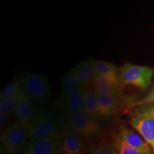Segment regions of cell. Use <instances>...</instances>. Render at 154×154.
<instances>
[{
	"label": "cell",
	"instance_id": "cell-1",
	"mask_svg": "<svg viewBox=\"0 0 154 154\" xmlns=\"http://www.w3.org/2000/svg\"><path fill=\"white\" fill-rule=\"evenodd\" d=\"M22 91L36 107L46 103L51 95V84L49 79L43 75L30 72L20 74Z\"/></svg>",
	"mask_w": 154,
	"mask_h": 154
},
{
	"label": "cell",
	"instance_id": "cell-2",
	"mask_svg": "<svg viewBox=\"0 0 154 154\" xmlns=\"http://www.w3.org/2000/svg\"><path fill=\"white\" fill-rule=\"evenodd\" d=\"M61 128L60 121L52 113L37 111L28 128V143L57 136L62 132Z\"/></svg>",
	"mask_w": 154,
	"mask_h": 154
},
{
	"label": "cell",
	"instance_id": "cell-3",
	"mask_svg": "<svg viewBox=\"0 0 154 154\" xmlns=\"http://www.w3.org/2000/svg\"><path fill=\"white\" fill-rule=\"evenodd\" d=\"M153 76L154 69L146 65L140 66L129 62L124 63L119 71L120 83L135 86L143 91L151 85Z\"/></svg>",
	"mask_w": 154,
	"mask_h": 154
},
{
	"label": "cell",
	"instance_id": "cell-4",
	"mask_svg": "<svg viewBox=\"0 0 154 154\" xmlns=\"http://www.w3.org/2000/svg\"><path fill=\"white\" fill-rule=\"evenodd\" d=\"M28 143V129L15 122L1 134V147L6 154H21Z\"/></svg>",
	"mask_w": 154,
	"mask_h": 154
},
{
	"label": "cell",
	"instance_id": "cell-5",
	"mask_svg": "<svg viewBox=\"0 0 154 154\" xmlns=\"http://www.w3.org/2000/svg\"><path fill=\"white\" fill-rule=\"evenodd\" d=\"M94 117L83 109L66 118L65 128L80 135L86 139L94 137L101 131L100 124Z\"/></svg>",
	"mask_w": 154,
	"mask_h": 154
},
{
	"label": "cell",
	"instance_id": "cell-6",
	"mask_svg": "<svg viewBox=\"0 0 154 154\" xmlns=\"http://www.w3.org/2000/svg\"><path fill=\"white\" fill-rule=\"evenodd\" d=\"M86 138L66 128L62 131L59 153L86 154Z\"/></svg>",
	"mask_w": 154,
	"mask_h": 154
},
{
	"label": "cell",
	"instance_id": "cell-7",
	"mask_svg": "<svg viewBox=\"0 0 154 154\" xmlns=\"http://www.w3.org/2000/svg\"><path fill=\"white\" fill-rule=\"evenodd\" d=\"M84 88L64 97L59 96L56 101L55 106L65 118H67L84 109Z\"/></svg>",
	"mask_w": 154,
	"mask_h": 154
},
{
	"label": "cell",
	"instance_id": "cell-8",
	"mask_svg": "<svg viewBox=\"0 0 154 154\" xmlns=\"http://www.w3.org/2000/svg\"><path fill=\"white\" fill-rule=\"evenodd\" d=\"M61 134L26 144L21 154H57L59 153Z\"/></svg>",
	"mask_w": 154,
	"mask_h": 154
},
{
	"label": "cell",
	"instance_id": "cell-9",
	"mask_svg": "<svg viewBox=\"0 0 154 154\" xmlns=\"http://www.w3.org/2000/svg\"><path fill=\"white\" fill-rule=\"evenodd\" d=\"M129 124L154 151V119L131 115Z\"/></svg>",
	"mask_w": 154,
	"mask_h": 154
},
{
	"label": "cell",
	"instance_id": "cell-10",
	"mask_svg": "<svg viewBox=\"0 0 154 154\" xmlns=\"http://www.w3.org/2000/svg\"><path fill=\"white\" fill-rule=\"evenodd\" d=\"M36 109L37 107L34 105V103L24 96L18 107L13 113V117H14L16 122L28 129L30 124L37 113Z\"/></svg>",
	"mask_w": 154,
	"mask_h": 154
},
{
	"label": "cell",
	"instance_id": "cell-11",
	"mask_svg": "<svg viewBox=\"0 0 154 154\" xmlns=\"http://www.w3.org/2000/svg\"><path fill=\"white\" fill-rule=\"evenodd\" d=\"M119 137L132 147L146 152L153 153V150L143 140V138L138 133L135 132L127 126L121 125L119 127Z\"/></svg>",
	"mask_w": 154,
	"mask_h": 154
},
{
	"label": "cell",
	"instance_id": "cell-12",
	"mask_svg": "<svg viewBox=\"0 0 154 154\" xmlns=\"http://www.w3.org/2000/svg\"><path fill=\"white\" fill-rule=\"evenodd\" d=\"M76 78L84 88L91 84L96 75L94 59L92 58L86 59L72 68Z\"/></svg>",
	"mask_w": 154,
	"mask_h": 154
},
{
	"label": "cell",
	"instance_id": "cell-13",
	"mask_svg": "<svg viewBox=\"0 0 154 154\" xmlns=\"http://www.w3.org/2000/svg\"><path fill=\"white\" fill-rule=\"evenodd\" d=\"M94 66L96 74L103 77L115 86H119L120 84L119 72L115 64L109 61L94 59Z\"/></svg>",
	"mask_w": 154,
	"mask_h": 154
},
{
	"label": "cell",
	"instance_id": "cell-14",
	"mask_svg": "<svg viewBox=\"0 0 154 154\" xmlns=\"http://www.w3.org/2000/svg\"><path fill=\"white\" fill-rule=\"evenodd\" d=\"M79 81L76 78L74 71L71 69L64 76L61 82L60 97H64L84 89Z\"/></svg>",
	"mask_w": 154,
	"mask_h": 154
},
{
	"label": "cell",
	"instance_id": "cell-15",
	"mask_svg": "<svg viewBox=\"0 0 154 154\" xmlns=\"http://www.w3.org/2000/svg\"><path fill=\"white\" fill-rule=\"evenodd\" d=\"M87 87L96 91L99 95H119L118 86L97 74Z\"/></svg>",
	"mask_w": 154,
	"mask_h": 154
},
{
	"label": "cell",
	"instance_id": "cell-16",
	"mask_svg": "<svg viewBox=\"0 0 154 154\" xmlns=\"http://www.w3.org/2000/svg\"><path fill=\"white\" fill-rule=\"evenodd\" d=\"M99 98L100 95L96 91L88 87L84 88V110L94 116H97Z\"/></svg>",
	"mask_w": 154,
	"mask_h": 154
},
{
	"label": "cell",
	"instance_id": "cell-17",
	"mask_svg": "<svg viewBox=\"0 0 154 154\" xmlns=\"http://www.w3.org/2000/svg\"><path fill=\"white\" fill-rule=\"evenodd\" d=\"M119 104V95H100L98 115L111 114L116 110Z\"/></svg>",
	"mask_w": 154,
	"mask_h": 154
},
{
	"label": "cell",
	"instance_id": "cell-18",
	"mask_svg": "<svg viewBox=\"0 0 154 154\" xmlns=\"http://www.w3.org/2000/svg\"><path fill=\"white\" fill-rule=\"evenodd\" d=\"M24 94L22 91L17 95L9 98V99L0 101V113H9L13 114L14 111L22 101L24 98Z\"/></svg>",
	"mask_w": 154,
	"mask_h": 154
},
{
	"label": "cell",
	"instance_id": "cell-19",
	"mask_svg": "<svg viewBox=\"0 0 154 154\" xmlns=\"http://www.w3.org/2000/svg\"><path fill=\"white\" fill-rule=\"evenodd\" d=\"M22 92V84L19 76H15L14 79L7 84L0 94V101L5 100L17 95Z\"/></svg>",
	"mask_w": 154,
	"mask_h": 154
},
{
	"label": "cell",
	"instance_id": "cell-20",
	"mask_svg": "<svg viewBox=\"0 0 154 154\" xmlns=\"http://www.w3.org/2000/svg\"><path fill=\"white\" fill-rule=\"evenodd\" d=\"M114 145L118 154H153V153L146 152L132 147L121 140L119 136L116 138Z\"/></svg>",
	"mask_w": 154,
	"mask_h": 154
},
{
	"label": "cell",
	"instance_id": "cell-21",
	"mask_svg": "<svg viewBox=\"0 0 154 154\" xmlns=\"http://www.w3.org/2000/svg\"><path fill=\"white\" fill-rule=\"evenodd\" d=\"M86 154H118L115 145L109 143H102L92 149Z\"/></svg>",
	"mask_w": 154,
	"mask_h": 154
},
{
	"label": "cell",
	"instance_id": "cell-22",
	"mask_svg": "<svg viewBox=\"0 0 154 154\" xmlns=\"http://www.w3.org/2000/svg\"><path fill=\"white\" fill-rule=\"evenodd\" d=\"M131 115L154 119V103L140 106L132 109Z\"/></svg>",
	"mask_w": 154,
	"mask_h": 154
},
{
	"label": "cell",
	"instance_id": "cell-23",
	"mask_svg": "<svg viewBox=\"0 0 154 154\" xmlns=\"http://www.w3.org/2000/svg\"><path fill=\"white\" fill-rule=\"evenodd\" d=\"M151 103H154V86L150 89L149 93L146 94L144 97L138 100V101L131 103V106L133 109H134V108L140 106L151 104Z\"/></svg>",
	"mask_w": 154,
	"mask_h": 154
},
{
	"label": "cell",
	"instance_id": "cell-24",
	"mask_svg": "<svg viewBox=\"0 0 154 154\" xmlns=\"http://www.w3.org/2000/svg\"><path fill=\"white\" fill-rule=\"evenodd\" d=\"M11 116H13L12 114H9V113H0V126H1L2 128L8 124Z\"/></svg>",
	"mask_w": 154,
	"mask_h": 154
},
{
	"label": "cell",
	"instance_id": "cell-25",
	"mask_svg": "<svg viewBox=\"0 0 154 154\" xmlns=\"http://www.w3.org/2000/svg\"><path fill=\"white\" fill-rule=\"evenodd\" d=\"M57 154H61V153H57Z\"/></svg>",
	"mask_w": 154,
	"mask_h": 154
}]
</instances>
